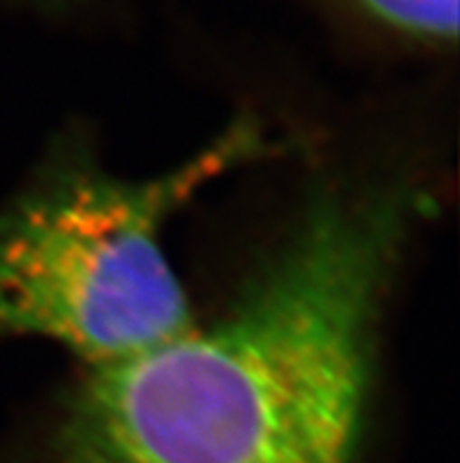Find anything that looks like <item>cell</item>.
Segmentation results:
<instances>
[{
    "label": "cell",
    "instance_id": "6da1fadb",
    "mask_svg": "<svg viewBox=\"0 0 460 463\" xmlns=\"http://www.w3.org/2000/svg\"><path fill=\"white\" fill-rule=\"evenodd\" d=\"M411 217L402 188L317 195L221 317L89 370L50 463H355Z\"/></svg>",
    "mask_w": 460,
    "mask_h": 463
},
{
    "label": "cell",
    "instance_id": "3957f363",
    "mask_svg": "<svg viewBox=\"0 0 460 463\" xmlns=\"http://www.w3.org/2000/svg\"><path fill=\"white\" fill-rule=\"evenodd\" d=\"M383 29L426 45H454L458 0H348Z\"/></svg>",
    "mask_w": 460,
    "mask_h": 463
},
{
    "label": "cell",
    "instance_id": "7a4b0ae2",
    "mask_svg": "<svg viewBox=\"0 0 460 463\" xmlns=\"http://www.w3.org/2000/svg\"><path fill=\"white\" fill-rule=\"evenodd\" d=\"M266 151L258 123L238 120L153 179H120L85 156L54 160L0 207V339L42 336L97 370L188 332L195 323L163 247L164 223Z\"/></svg>",
    "mask_w": 460,
    "mask_h": 463
}]
</instances>
